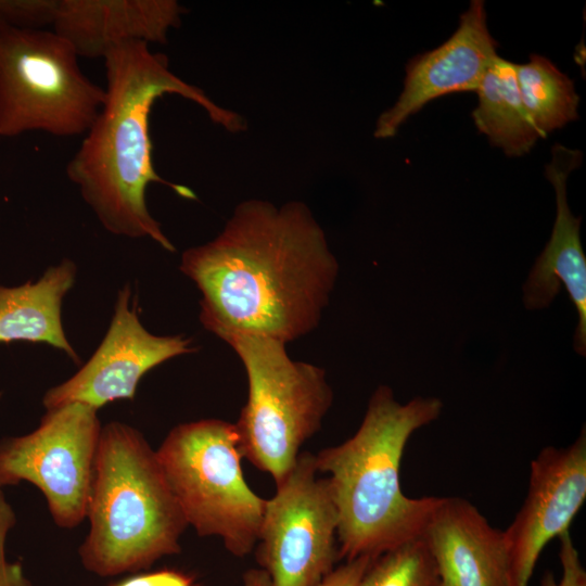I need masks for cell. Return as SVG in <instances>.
Listing matches in <instances>:
<instances>
[{"instance_id":"obj_1","label":"cell","mask_w":586,"mask_h":586,"mask_svg":"<svg viewBox=\"0 0 586 586\" xmlns=\"http://www.w3.org/2000/svg\"><path fill=\"white\" fill-rule=\"evenodd\" d=\"M179 270L201 292L206 330L288 344L319 326L339 263L304 203L247 200L215 239L182 253Z\"/></svg>"},{"instance_id":"obj_2","label":"cell","mask_w":586,"mask_h":586,"mask_svg":"<svg viewBox=\"0 0 586 586\" xmlns=\"http://www.w3.org/2000/svg\"><path fill=\"white\" fill-rule=\"evenodd\" d=\"M105 99L85 133L66 174L111 233L150 238L169 252L175 246L150 214L145 190L151 182L169 186L180 196L195 199L187 187L163 180L152 162L149 115L165 93H176L199 104L211 119L229 131H240V115L214 103L168 67L165 55L154 53L144 41H128L104 55Z\"/></svg>"},{"instance_id":"obj_3","label":"cell","mask_w":586,"mask_h":586,"mask_svg":"<svg viewBox=\"0 0 586 586\" xmlns=\"http://www.w3.org/2000/svg\"><path fill=\"white\" fill-rule=\"evenodd\" d=\"M442 408L436 397L417 396L399 404L391 387L380 385L356 433L315 455L318 471L329 473L339 559H375L422 536L442 497L406 496L400 461L412 433L436 420Z\"/></svg>"},{"instance_id":"obj_4","label":"cell","mask_w":586,"mask_h":586,"mask_svg":"<svg viewBox=\"0 0 586 586\" xmlns=\"http://www.w3.org/2000/svg\"><path fill=\"white\" fill-rule=\"evenodd\" d=\"M86 518L79 557L99 576L146 570L180 552L188 523L156 450L137 429L102 425Z\"/></svg>"},{"instance_id":"obj_5","label":"cell","mask_w":586,"mask_h":586,"mask_svg":"<svg viewBox=\"0 0 586 586\" xmlns=\"http://www.w3.org/2000/svg\"><path fill=\"white\" fill-rule=\"evenodd\" d=\"M225 342L247 377V400L234 423L241 455L277 485L320 430L332 388L322 368L292 359L281 341L241 334Z\"/></svg>"},{"instance_id":"obj_6","label":"cell","mask_w":586,"mask_h":586,"mask_svg":"<svg viewBox=\"0 0 586 586\" xmlns=\"http://www.w3.org/2000/svg\"><path fill=\"white\" fill-rule=\"evenodd\" d=\"M188 525L219 537L233 556L257 544L266 500L245 482L234 423L203 419L173 428L156 450Z\"/></svg>"},{"instance_id":"obj_7","label":"cell","mask_w":586,"mask_h":586,"mask_svg":"<svg viewBox=\"0 0 586 586\" xmlns=\"http://www.w3.org/2000/svg\"><path fill=\"white\" fill-rule=\"evenodd\" d=\"M104 99L55 31L0 25V137L85 135Z\"/></svg>"},{"instance_id":"obj_8","label":"cell","mask_w":586,"mask_h":586,"mask_svg":"<svg viewBox=\"0 0 586 586\" xmlns=\"http://www.w3.org/2000/svg\"><path fill=\"white\" fill-rule=\"evenodd\" d=\"M101 430L98 409L86 404L47 409L36 430L0 442V488L31 483L54 523L76 527L87 517Z\"/></svg>"},{"instance_id":"obj_9","label":"cell","mask_w":586,"mask_h":586,"mask_svg":"<svg viewBox=\"0 0 586 586\" xmlns=\"http://www.w3.org/2000/svg\"><path fill=\"white\" fill-rule=\"evenodd\" d=\"M316 457L302 451L266 500L256 560L272 586H318L339 559L337 511Z\"/></svg>"},{"instance_id":"obj_10","label":"cell","mask_w":586,"mask_h":586,"mask_svg":"<svg viewBox=\"0 0 586 586\" xmlns=\"http://www.w3.org/2000/svg\"><path fill=\"white\" fill-rule=\"evenodd\" d=\"M126 283L117 293L107 332L90 359L73 377L48 390L46 409L82 403L100 409L118 399H133L143 375L177 356L196 351L182 334L155 335L141 323L137 300Z\"/></svg>"},{"instance_id":"obj_11","label":"cell","mask_w":586,"mask_h":586,"mask_svg":"<svg viewBox=\"0 0 586 586\" xmlns=\"http://www.w3.org/2000/svg\"><path fill=\"white\" fill-rule=\"evenodd\" d=\"M586 498V431L568 447L543 448L531 461L526 497L504 531L510 586H528L544 547L569 531Z\"/></svg>"},{"instance_id":"obj_12","label":"cell","mask_w":586,"mask_h":586,"mask_svg":"<svg viewBox=\"0 0 586 586\" xmlns=\"http://www.w3.org/2000/svg\"><path fill=\"white\" fill-rule=\"evenodd\" d=\"M484 1L472 0L455 33L437 48L412 58L395 104L378 118L374 137H393L402 124L442 95L475 91L497 54Z\"/></svg>"},{"instance_id":"obj_13","label":"cell","mask_w":586,"mask_h":586,"mask_svg":"<svg viewBox=\"0 0 586 586\" xmlns=\"http://www.w3.org/2000/svg\"><path fill=\"white\" fill-rule=\"evenodd\" d=\"M583 160L578 150L556 143L551 161L546 165V178L556 192L557 214L551 237L537 257L523 285V303L526 309L548 307L559 294L561 284L569 293L578 314L573 347L586 355V256L583 251L579 228L582 217H575L566 196L568 177Z\"/></svg>"},{"instance_id":"obj_14","label":"cell","mask_w":586,"mask_h":586,"mask_svg":"<svg viewBox=\"0 0 586 586\" xmlns=\"http://www.w3.org/2000/svg\"><path fill=\"white\" fill-rule=\"evenodd\" d=\"M421 537L442 586H510L504 531L470 501L442 497Z\"/></svg>"},{"instance_id":"obj_15","label":"cell","mask_w":586,"mask_h":586,"mask_svg":"<svg viewBox=\"0 0 586 586\" xmlns=\"http://www.w3.org/2000/svg\"><path fill=\"white\" fill-rule=\"evenodd\" d=\"M182 13L174 0H59L52 26L78 56L94 59L128 41L165 42Z\"/></svg>"},{"instance_id":"obj_16","label":"cell","mask_w":586,"mask_h":586,"mask_svg":"<svg viewBox=\"0 0 586 586\" xmlns=\"http://www.w3.org/2000/svg\"><path fill=\"white\" fill-rule=\"evenodd\" d=\"M76 272L75 263L64 258L36 282L13 288L0 285V343H46L79 364L61 318L62 301L73 288Z\"/></svg>"},{"instance_id":"obj_17","label":"cell","mask_w":586,"mask_h":586,"mask_svg":"<svg viewBox=\"0 0 586 586\" xmlns=\"http://www.w3.org/2000/svg\"><path fill=\"white\" fill-rule=\"evenodd\" d=\"M475 92L477 105L472 112V118L477 130L508 156L528 153L542 136L522 103L515 63L498 55Z\"/></svg>"},{"instance_id":"obj_18","label":"cell","mask_w":586,"mask_h":586,"mask_svg":"<svg viewBox=\"0 0 586 586\" xmlns=\"http://www.w3.org/2000/svg\"><path fill=\"white\" fill-rule=\"evenodd\" d=\"M515 74L524 109L542 138L578 117L574 82L549 59L531 54L527 63L515 64Z\"/></svg>"},{"instance_id":"obj_19","label":"cell","mask_w":586,"mask_h":586,"mask_svg":"<svg viewBox=\"0 0 586 586\" xmlns=\"http://www.w3.org/2000/svg\"><path fill=\"white\" fill-rule=\"evenodd\" d=\"M358 586H442L422 537L373 559Z\"/></svg>"},{"instance_id":"obj_20","label":"cell","mask_w":586,"mask_h":586,"mask_svg":"<svg viewBox=\"0 0 586 586\" xmlns=\"http://www.w3.org/2000/svg\"><path fill=\"white\" fill-rule=\"evenodd\" d=\"M59 0H0V25L41 28L52 25Z\"/></svg>"},{"instance_id":"obj_21","label":"cell","mask_w":586,"mask_h":586,"mask_svg":"<svg viewBox=\"0 0 586 586\" xmlns=\"http://www.w3.org/2000/svg\"><path fill=\"white\" fill-rule=\"evenodd\" d=\"M559 558L562 568L561 578L555 579L550 571L545 572L539 586H586V571L569 531L559 536Z\"/></svg>"},{"instance_id":"obj_22","label":"cell","mask_w":586,"mask_h":586,"mask_svg":"<svg viewBox=\"0 0 586 586\" xmlns=\"http://www.w3.org/2000/svg\"><path fill=\"white\" fill-rule=\"evenodd\" d=\"M15 523L12 508L0 488V586H33L18 562H10L5 555V540Z\"/></svg>"},{"instance_id":"obj_23","label":"cell","mask_w":586,"mask_h":586,"mask_svg":"<svg viewBox=\"0 0 586 586\" xmlns=\"http://www.w3.org/2000/svg\"><path fill=\"white\" fill-rule=\"evenodd\" d=\"M110 586H199L195 578L182 571L163 569L138 573Z\"/></svg>"},{"instance_id":"obj_24","label":"cell","mask_w":586,"mask_h":586,"mask_svg":"<svg viewBox=\"0 0 586 586\" xmlns=\"http://www.w3.org/2000/svg\"><path fill=\"white\" fill-rule=\"evenodd\" d=\"M372 560L370 557H359L346 561L328 574L318 586H358Z\"/></svg>"},{"instance_id":"obj_25","label":"cell","mask_w":586,"mask_h":586,"mask_svg":"<svg viewBox=\"0 0 586 586\" xmlns=\"http://www.w3.org/2000/svg\"><path fill=\"white\" fill-rule=\"evenodd\" d=\"M243 586H272L269 574L263 569H250L243 575Z\"/></svg>"},{"instance_id":"obj_26","label":"cell","mask_w":586,"mask_h":586,"mask_svg":"<svg viewBox=\"0 0 586 586\" xmlns=\"http://www.w3.org/2000/svg\"><path fill=\"white\" fill-rule=\"evenodd\" d=\"M0 399H1V392H0Z\"/></svg>"}]
</instances>
